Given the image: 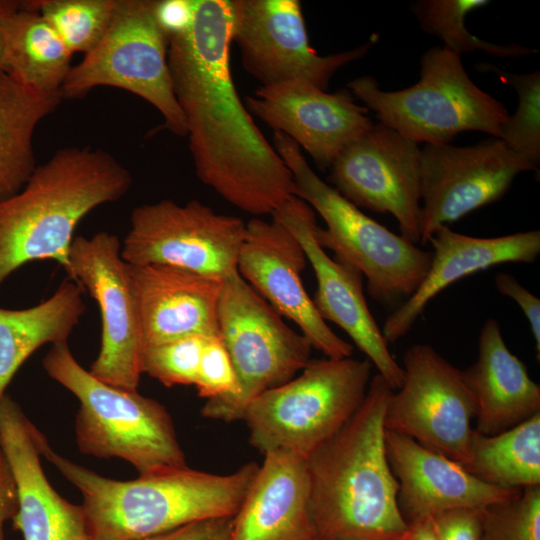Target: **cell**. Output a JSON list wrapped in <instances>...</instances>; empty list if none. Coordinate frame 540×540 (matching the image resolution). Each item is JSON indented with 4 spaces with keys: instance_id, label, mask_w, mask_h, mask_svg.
Instances as JSON below:
<instances>
[{
    "instance_id": "8fae6325",
    "label": "cell",
    "mask_w": 540,
    "mask_h": 540,
    "mask_svg": "<svg viewBox=\"0 0 540 540\" xmlns=\"http://www.w3.org/2000/svg\"><path fill=\"white\" fill-rule=\"evenodd\" d=\"M246 223L198 200L164 199L137 206L121 244L130 265H165L222 281L237 271Z\"/></svg>"
},
{
    "instance_id": "d4e9b609",
    "label": "cell",
    "mask_w": 540,
    "mask_h": 540,
    "mask_svg": "<svg viewBox=\"0 0 540 540\" xmlns=\"http://www.w3.org/2000/svg\"><path fill=\"white\" fill-rule=\"evenodd\" d=\"M462 376L476 401L474 429L481 434H499L540 413V385L509 350L494 318L484 322L477 359Z\"/></svg>"
},
{
    "instance_id": "3957f363",
    "label": "cell",
    "mask_w": 540,
    "mask_h": 540,
    "mask_svg": "<svg viewBox=\"0 0 540 540\" xmlns=\"http://www.w3.org/2000/svg\"><path fill=\"white\" fill-rule=\"evenodd\" d=\"M41 456L81 492L90 540H144L207 518L235 516L259 465L229 474L188 466L121 481L103 477L55 452L39 432Z\"/></svg>"
},
{
    "instance_id": "2e32d148",
    "label": "cell",
    "mask_w": 540,
    "mask_h": 540,
    "mask_svg": "<svg viewBox=\"0 0 540 540\" xmlns=\"http://www.w3.org/2000/svg\"><path fill=\"white\" fill-rule=\"evenodd\" d=\"M421 148L381 123L332 162L329 181L356 207L392 215L401 236L420 242Z\"/></svg>"
},
{
    "instance_id": "484cf974",
    "label": "cell",
    "mask_w": 540,
    "mask_h": 540,
    "mask_svg": "<svg viewBox=\"0 0 540 540\" xmlns=\"http://www.w3.org/2000/svg\"><path fill=\"white\" fill-rule=\"evenodd\" d=\"M83 288L63 281L46 300L24 309L0 307V399L16 371L41 346L68 342L86 306Z\"/></svg>"
},
{
    "instance_id": "b9f144b4",
    "label": "cell",
    "mask_w": 540,
    "mask_h": 540,
    "mask_svg": "<svg viewBox=\"0 0 540 540\" xmlns=\"http://www.w3.org/2000/svg\"><path fill=\"white\" fill-rule=\"evenodd\" d=\"M0 70L6 72L4 42L0 32Z\"/></svg>"
},
{
    "instance_id": "7c38bea8",
    "label": "cell",
    "mask_w": 540,
    "mask_h": 540,
    "mask_svg": "<svg viewBox=\"0 0 540 540\" xmlns=\"http://www.w3.org/2000/svg\"><path fill=\"white\" fill-rule=\"evenodd\" d=\"M403 381L387 403L384 427L463 465L476 401L459 370L428 344L403 355Z\"/></svg>"
},
{
    "instance_id": "603a6c76",
    "label": "cell",
    "mask_w": 540,
    "mask_h": 540,
    "mask_svg": "<svg viewBox=\"0 0 540 540\" xmlns=\"http://www.w3.org/2000/svg\"><path fill=\"white\" fill-rule=\"evenodd\" d=\"M130 273L143 349L188 336H219L222 281L165 265H130Z\"/></svg>"
},
{
    "instance_id": "d590c367",
    "label": "cell",
    "mask_w": 540,
    "mask_h": 540,
    "mask_svg": "<svg viewBox=\"0 0 540 540\" xmlns=\"http://www.w3.org/2000/svg\"><path fill=\"white\" fill-rule=\"evenodd\" d=\"M431 517L436 540H483V509L454 508Z\"/></svg>"
},
{
    "instance_id": "ab89813d",
    "label": "cell",
    "mask_w": 540,
    "mask_h": 540,
    "mask_svg": "<svg viewBox=\"0 0 540 540\" xmlns=\"http://www.w3.org/2000/svg\"><path fill=\"white\" fill-rule=\"evenodd\" d=\"M18 511L16 485L12 470L0 448V540H5L4 526Z\"/></svg>"
},
{
    "instance_id": "ba28073f",
    "label": "cell",
    "mask_w": 540,
    "mask_h": 540,
    "mask_svg": "<svg viewBox=\"0 0 540 540\" xmlns=\"http://www.w3.org/2000/svg\"><path fill=\"white\" fill-rule=\"evenodd\" d=\"M372 363L352 357L311 359L291 380L255 398L242 420L263 455L307 458L335 435L362 404Z\"/></svg>"
},
{
    "instance_id": "d6986e66",
    "label": "cell",
    "mask_w": 540,
    "mask_h": 540,
    "mask_svg": "<svg viewBox=\"0 0 540 540\" xmlns=\"http://www.w3.org/2000/svg\"><path fill=\"white\" fill-rule=\"evenodd\" d=\"M245 102L251 115L296 142L321 168L374 124L348 89L328 93L300 80L260 86Z\"/></svg>"
},
{
    "instance_id": "4dcf8cb0",
    "label": "cell",
    "mask_w": 540,
    "mask_h": 540,
    "mask_svg": "<svg viewBox=\"0 0 540 540\" xmlns=\"http://www.w3.org/2000/svg\"><path fill=\"white\" fill-rule=\"evenodd\" d=\"M26 4L42 15L72 54H87L107 32L117 0H32Z\"/></svg>"
},
{
    "instance_id": "1f68e13d",
    "label": "cell",
    "mask_w": 540,
    "mask_h": 540,
    "mask_svg": "<svg viewBox=\"0 0 540 540\" xmlns=\"http://www.w3.org/2000/svg\"><path fill=\"white\" fill-rule=\"evenodd\" d=\"M479 71L492 72L510 85L517 94L515 112L502 126L501 138L514 151L540 164V72L516 74L488 64L476 66Z\"/></svg>"
},
{
    "instance_id": "6da1fadb",
    "label": "cell",
    "mask_w": 540,
    "mask_h": 540,
    "mask_svg": "<svg viewBox=\"0 0 540 540\" xmlns=\"http://www.w3.org/2000/svg\"><path fill=\"white\" fill-rule=\"evenodd\" d=\"M229 0H194L193 16L168 35V65L196 175L236 208L272 215L294 195L292 173L235 88Z\"/></svg>"
},
{
    "instance_id": "52a82bcc",
    "label": "cell",
    "mask_w": 540,
    "mask_h": 540,
    "mask_svg": "<svg viewBox=\"0 0 540 540\" xmlns=\"http://www.w3.org/2000/svg\"><path fill=\"white\" fill-rule=\"evenodd\" d=\"M379 123L417 144H449L458 134L480 131L501 138L506 107L470 79L460 55L444 46L420 59V79L412 86L383 91L371 76L347 84Z\"/></svg>"
},
{
    "instance_id": "e575fe53",
    "label": "cell",
    "mask_w": 540,
    "mask_h": 540,
    "mask_svg": "<svg viewBox=\"0 0 540 540\" xmlns=\"http://www.w3.org/2000/svg\"><path fill=\"white\" fill-rule=\"evenodd\" d=\"M194 386L207 400L236 394L237 377L220 336L206 338Z\"/></svg>"
},
{
    "instance_id": "7402d4cb",
    "label": "cell",
    "mask_w": 540,
    "mask_h": 540,
    "mask_svg": "<svg viewBox=\"0 0 540 540\" xmlns=\"http://www.w3.org/2000/svg\"><path fill=\"white\" fill-rule=\"evenodd\" d=\"M430 266L417 289L386 319L382 334L393 344L413 327L427 304L443 289L475 272L503 263H531L540 253V231L473 237L442 225L431 235Z\"/></svg>"
},
{
    "instance_id": "83f0119b",
    "label": "cell",
    "mask_w": 540,
    "mask_h": 540,
    "mask_svg": "<svg viewBox=\"0 0 540 540\" xmlns=\"http://www.w3.org/2000/svg\"><path fill=\"white\" fill-rule=\"evenodd\" d=\"M62 100L60 93L40 92L0 70V201L16 194L35 170V129Z\"/></svg>"
},
{
    "instance_id": "60d3db41",
    "label": "cell",
    "mask_w": 540,
    "mask_h": 540,
    "mask_svg": "<svg viewBox=\"0 0 540 540\" xmlns=\"http://www.w3.org/2000/svg\"><path fill=\"white\" fill-rule=\"evenodd\" d=\"M404 540H436L431 517H423L408 524Z\"/></svg>"
},
{
    "instance_id": "74e56055",
    "label": "cell",
    "mask_w": 540,
    "mask_h": 540,
    "mask_svg": "<svg viewBox=\"0 0 540 540\" xmlns=\"http://www.w3.org/2000/svg\"><path fill=\"white\" fill-rule=\"evenodd\" d=\"M234 516L207 518L144 540H230Z\"/></svg>"
},
{
    "instance_id": "4fadbf2b",
    "label": "cell",
    "mask_w": 540,
    "mask_h": 540,
    "mask_svg": "<svg viewBox=\"0 0 540 540\" xmlns=\"http://www.w3.org/2000/svg\"><path fill=\"white\" fill-rule=\"evenodd\" d=\"M69 279L93 297L101 314V344L89 372L114 387L136 391L142 372L143 340L130 265L112 233L74 237Z\"/></svg>"
},
{
    "instance_id": "5b68a950",
    "label": "cell",
    "mask_w": 540,
    "mask_h": 540,
    "mask_svg": "<svg viewBox=\"0 0 540 540\" xmlns=\"http://www.w3.org/2000/svg\"><path fill=\"white\" fill-rule=\"evenodd\" d=\"M43 367L80 402L75 436L83 454L121 458L139 475L187 466L172 418L161 403L95 378L78 363L68 342L51 345Z\"/></svg>"
},
{
    "instance_id": "f35d334b",
    "label": "cell",
    "mask_w": 540,
    "mask_h": 540,
    "mask_svg": "<svg viewBox=\"0 0 540 540\" xmlns=\"http://www.w3.org/2000/svg\"><path fill=\"white\" fill-rule=\"evenodd\" d=\"M194 0H156L155 12L167 36L184 29L193 16Z\"/></svg>"
},
{
    "instance_id": "9a60e30c",
    "label": "cell",
    "mask_w": 540,
    "mask_h": 540,
    "mask_svg": "<svg viewBox=\"0 0 540 540\" xmlns=\"http://www.w3.org/2000/svg\"><path fill=\"white\" fill-rule=\"evenodd\" d=\"M538 166L496 137L471 146L424 144L420 242L428 243L438 227L497 201L518 174Z\"/></svg>"
},
{
    "instance_id": "30bf717a",
    "label": "cell",
    "mask_w": 540,
    "mask_h": 540,
    "mask_svg": "<svg viewBox=\"0 0 540 540\" xmlns=\"http://www.w3.org/2000/svg\"><path fill=\"white\" fill-rule=\"evenodd\" d=\"M155 6L156 0H117L104 37L71 67L60 93L64 100L82 98L99 86L127 90L158 110L166 129L185 137L168 65V36Z\"/></svg>"
},
{
    "instance_id": "e0dca14e",
    "label": "cell",
    "mask_w": 540,
    "mask_h": 540,
    "mask_svg": "<svg viewBox=\"0 0 540 540\" xmlns=\"http://www.w3.org/2000/svg\"><path fill=\"white\" fill-rule=\"evenodd\" d=\"M307 257L293 232L280 220L253 218L246 223L237 271L281 315L293 321L313 349L326 358L351 357L353 346L318 313L302 282Z\"/></svg>"
},
{
    "instance_id": "8d00e7d4",
    "label": "cell",
    "mask_w": 540,
    "mask_h": 540,
    "mask_svg": "<svg viewBox=\"0 0 540 540\" xmlns=\"http://www.w3.org/2000/svg\"><path fill=\"white\" fill-rule=\"evenodd\" d=\"M498 292L514 300L523 311L530 325L535 342L536 358L540 360V299L523 287L517 279L506 272L495 276Z\"/></svg>"
},
{
    "instance_id": "9c48e42d",
    "label": "cell",
    "mask_w": 540,
    "mask_h": 540,
    "mask_svg": "<svg viewBox=\"0 0 540 540\" xmlns=\"http://www.w3.org/2000/svg\"><path fill=\"white\" fill-rule=\"evenodd\" d=\"M219 336L237 377L236 394L206 400L203 417L231 423L242 420L248 405L262 393L294 378L312 359L308 339L238 273L222 280Z\"/></svg>"
},
{
    "instance_id": "d6a6232c",
    "label": "cell",
    "mask_w": 540,
    "mask_h": 540,
    "mask_svg": "<svg viewBox=\"0 0 540 540\" xmlns=\"http://www.w3.org/2000/svg\"><path fill=\"white\" fill-rule=\"evenodd\" d=\"M487 540H540V485L483 509Z\"/></svg>"
},
{
    "instance_id": "f1b7e54d",
    "label": "cell",
    "mask_w": 540,
    "mask_h": 540,
    "mask_svg": "<svg viewBox=\"0 0 540 540\" xmlns=\"http://www.w3.org/2000/svg\"><path fill=\"white\" fill-rule=\"evenodd\" d=\"M462 466L491 485L520 489L540 485V413L496 435L473 429Z\"/></svg>"
},
{
    "instance_id": "f546056e",
    "label": "cell",
    "mask_w": 540,
    "mask_h": 540,
    "mask_svg": "<svg viewBox=\"0 0 540 540\" xmlns=\"http://www.w3.org/2000/svg\"><path fill=\"white\" fill-rule=\"evenodd\" d=\"M487 0H419L410 5L421 30L439 38L444 47L458 55L483 51L501 58H519L535 50L517 43L495 44L472 35L465 26L466 16L488 5Z\"/></svg>"
},
{
    "instance_id": "836d02e7",
    "label": "cell",
    "mask_w": 540,
    "mask_h": 540,
    "mask_svg": "<svg viewBox=\"0 0 540 540\" xmlns=\"http://www.w3.org/2000/svg\"><path fill=\"white\" fill-rule=\"evenodd\" d=\"M188 336L146 346L142 352V372L163 385H194L205 340Z\"/></svg>"
},
{
    "instance_id": "ac0fdd59",
    "label": "cell",
    "mask_w": 540,
    "mask_h": 540,
    "mask_svg": "<svg viewBox=\"0 0 540 540\" xmlns=\"http://www.w3.org/2000/svg\"><path fill=\"white\" fill-rule=\"evenodd\" d=\"M283 222L304 249L317 280L313 303L324 321L339 326L376 367L393 390L403 381V369L389 351L363 292V276L355 268L331 258L316 240L314 210L293 196L272 215Z\"/></svg>"
},
{
    "instance_id": "5bb4252c",
    "label": "cell",
    "mask_w": 540,
    "mask_h": 540,
    "mask_svg": "<svg viewBox=\"0 0 540 540\" xmlns=\"http://www.w3.org/2000/svg\"><path fill=\"white\" fill-rule=\"evenodd\" d=\"M231 38L245 71L261 86L300 80L326 91L343 66L363 58L376 42L321 56L311 47L297 0H229Z\"/></svg>"
},
{
    "instance_id": "4316f807",
    "label": "cell",
    "mask_w": 540,
    "mask_h": 540,
    "mask_svg": "<svg viewBox=\"0 0 540 540\" xmlns=\"http://www.w3.org/2000/svg\"><path fill=\"white\" fill-rule=\"evenodd\" d=\"M0 32L6 72L40 92L60 93L72 53L42 15L26 1H13L0 12Z\"/></svg>"
},
{
    "instance_id": "44dd1931",
    "label": "cell",
    "mask_w": 540,
    "mask_h": 540,
    "mask_svg": "<svg viewBox=\"0 0 540 540\" xmlns=\"http://www.w3.org/2000/svg\"><path fill=\"white\" fill-rule=\"evenodd\" d=\"M385 444L398 482V507L407 524L454 508L485 509L522 490L485 483L408 436L386 430Z\"/></svg>"
},
{
    "instance_id": "8992f818",
    "label": "cell",
    "mask_w": 540,
    "mask_h": 540,
    "mask_svg": "<svg viewBox=\"0 0 540 540\" xmlns=\"http://www.w3.org/2000/svg\"><path fill=\"white\" fill-rule=\"evenodd\" d=\"M276 152L292 173L294 195L324 220L315 237L322 248L359 271L367 279L370 296L382 303L409 297L419 286L432 253L422 250L364 214L312 170L301 148L281 132H274Z\"/></svg>"
},
{
    "instance_id": "7a4b0ae2",
    "label": "cell",
    "mask_w": 540,
    "mask_h": 540,
    "mask_svg": "<svg viewBox=\"0 0 540 540\" xmlns=\"http://www.w3.org/2000/svg\"><path fill=\"white\" fill-rule=\"evenodd\" d=\"M394 390L378 373L347 423L305 459L314 540H404L409 525L386 452Z\"/></svg>"
},
{
    "instance_id": "cb8c5ba5",
    "label": "cell",
    "mask_w": 540,
    "mask_h": 540,
    "mask_svg": "<svg viewBox=\"0 0 540 540\" xmlns=\"http://www.w3.org/2000/svg\"><path fill=\"white\" fill-rule=\"evenodd\" d=\"M263 456L234 516L230 540H314L305 458L286 452Z\"/></svg>"
},
{
    "instance_id": "ffe728a7",
    "label": "cell",
    "mask_w": 540,
    "mask_h": 540,
    "mask_svg": "<svg viewBox=\"0 0 540 540\" xmlns=\"http://www.w3.org/2000/svg\"><path fill=\"white\" fill-rule=\"evenodd\" d=\"M39 432L20 406L4 394L0 399V448L17 491L13 527L24 540H90L81 505L59 495L45 476Z\"/></svg>"
},
{
    "instance_id": "7bdbcfd3",
    "label": "cell",
    "mask_w": 540,
    "mask_h": 540,
    "mask_svg": "<svg viewBox=\"0 0 540 540\" xmlns=\"http://www.w3.org/2000/svg\"><path fill=\"white\" fill-rule=\"evenodd\" d=\"M483 540H487V539L484 537Z\"/></svg>"
},
{
    "instance_id": "277c9868",
    "label": "cell",
    "mask_w": 540,
    "mask_h": 540,
    "mask_svg": "<svg viewBox=\"0 0 540 540\" xmlns=\"http://www.w3.org/2000/svg\"><path fill=\"white\" fill-rule=\"evenodd\" d=\"M129 170L100 148L58 149L25 185L0 201V285L26 263L54 260L70 274L74 230L94 208L122 198Z\"/></svg>"
}]
</instances>
